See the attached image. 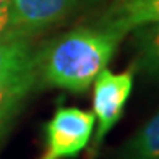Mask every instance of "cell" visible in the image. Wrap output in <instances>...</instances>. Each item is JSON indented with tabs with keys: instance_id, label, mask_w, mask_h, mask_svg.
<instances>
[{
	"instance_id": "obj_1",
	"label": "cell",
	"mask_w": 159,
	"mask_h": 159,
	"mask_svg": "<svg viewBox=\"0 0 159 159\" xmlns=\"http://www.w3.org/2000/svg\"><path fill=\"white\" fill-rule=\"evenodd\" d=\"M127 31L106 21L99 26H81L36 50L34 70L38 81L50 88L81 94L107 68Z\"/></svg>"
},
{
	"instance_id": "obj_2",
	"label": "cell",
	"mask_w": 159,
	"mask_h": 159,
	"mask_svg": "<svg viewBox=\"0 0 159 159\" xmlns=\"http://www.w3.org/2000/svg\"><path fill=\"white\" fill-rule=\"evenodd\" d=\"M133 91V71L114 73L104 68L93 83V115L94 133L88 146L89 159H93L109 132L119 124L127 102Z\"/></svg>"
},
{
	"instance_id": "obj_3",
	"label": "cell",
	"mask_w": 159,
	"mask_h": 159,
	"mask_svg": "<svg viewBox=\"0 0 159 159\" xmlns=\"http://www.w3.org/2000/svg\"><path fill=\"white\" fill-rule=\"evenodd\" d=\"M94 133V115L80 107H59L44 125L41 159H75L88 149Z\"/></svg>"
},
{
	"instance_id": "obj_4",
	"label": "cell",
	"mask_w": 159,
	"mask_h": 159,
	"mask_svg": "<svg viewBox=\"0 0 159 159\" xmlns=\"http://www.w3.org/2000/svg\"><path fill=\"white\" fill-rule=\"evenodd\" d=\"M86 0H10L13 18L21 34H34L63 25Z\"/></svg>"
},
{
	"instance_id": "obj_5",
	"label": "cell",
	"mask_w": 159,
	"mask_h": 159,
	"mask_svg": "<svg viewBox=\"0 0 159 159\" xmlns=\"http://www.w3.org/2000/svg\"><path fill=\"white\" fill-rule=\"evenodd\" d=\"M38 84L34 68L0 75V141L10 132L13 122Z\"/></svg>"
},
{
	"instance_id": "obj_6",
	"label": "cell",
	"mask_w": 159,
	"mask_h": 159,
	"mask_svg": "<svg viewBox=\"0 0 159 159\" xmlns=\"http://www.w3.org/2000/svg\"><path fill=\"white\" fill-rule=\"evenodd\" d=\"M135 67L141 73L159 80V20L135 28Z\"/></svg>"
},
{
	"instance_id": "obj_7",
	"label": "cell",
	"mask_w": 159,
	"mask_h": 159,
	"mask_svg": "<svg viewBox=\"0 0 159 159\" xmlns=\"http://www.w3.org/2000/svg\"><path fill=\"white\" fill-rule=\"evenodd\" d=\"M159 20V0H119L112 16L107 20L127 33Z\"/></svg>"
},
{
	"instance_id": "obj_8",
	"label": "cell",
	"mask_w": 159,
	"mask_h": 159,
	"mask_svg": "<svg viewBox=\"0 0 159 159\" xmlns=\"http://www.w3.org/2000/svg\"><path fill=\"white\" fill-rule=\"evenodd\" d=\"M117 159H159V112L122 146Z\"/></svg>"
},
{
	"instance_id": "obj_9",
	"label": "cell",
	"mask_w": 159,
	"mask_h": 159,
	"mask_svg": "<svg viewBox=\"0 0 159 159\" xmlns=\"http://www.w3.org/2000/svg\"><path fill=\"white\" fill-rule=\"evenodd\" d=\"M34 55L36 50L28 36L0 38V75L34 68Z\"/></svg>"
},
{
	"instance_id": "obj_10",
	"label": "cell",
	"mask_w": 159,
	"mask_h": 159,
	"mask_svg": "<svg viewBox=\"0 0 159 159\" xmlns=\"http://www.w3.org/2000/svg\"><path fill=\"white\" fill-rule=\"evenodd\" d=\"M18 34L21 33L18 31L15 18H13L10 0H0V38H8V36H18Z\"/></svg>"
}]
</instances>
